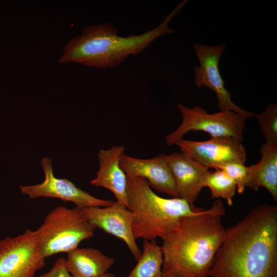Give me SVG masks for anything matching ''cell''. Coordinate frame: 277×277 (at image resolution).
<instances>
[{
  "instance_id": "6da1fadb",
  "label": "cell",
  "mask_w": 277,
  "mask_h": 277,
  "mask_svg": "<svg viewBox=\"0 0 277 277\" xmlns=\"http://www.w3.org/2000/svg\"><path fill=\"white\" fill-rule=\"evenodd\" d=\"M208 277H277V206L253 208L226 229Z\"/></svg>"
},
{
  "instance_id": "7a4b0ae2",
  "label": "cell",
  "mask_w": 277,
  "mask_h": 277,
  "mask_svg": "<svg viewBox=\"0 0 277 277\" xmlns=\"http://www.w3.org/2000/svg\"><path fill=\"white\" fill-rule=\"evenodd\" d=\"M221 200L206 212L183 219L162 239L163 272L176 277H208L225 230Z\"/></svg>"
},
{
  "instance_id": "3957f363",
  "label": "cell",
  "mask_w": 277,
  "mask_h": 277,
  "mask_svg": "<svg viewBox=\"0 0 277 277\" xmlns=\"http://www.w3.org/2000/svg\"><path fill=\"white\" fill-rule=\"evenodd\" d=\"M187 2L180 3L157 27L140 35L120 36L116 28L109 23L86 27L81 35L69 41L59 61L100 69L116 67L130 56L139 54L158 37L173 33L169 22Z\"/></svg>"
},
{
  "instance_id": "277c9868",
  "label": "cell",
  "mask_w": 277,
  "mask_h": 277,
  "mask_svg": "<svg viewBox=\"0 0 277 277\" xmlns=\"http://www.w3.org/2000/svg\"><path fill=\"white\" fill-rule=\"evenodd\" d=\"M127 177L128 209L132 214V230L136 240L162 238L175 229L185 217L208 210L191 206L180 197H161L144 179Z\"/></svg>"
},
{
  "instance_id": "5b68a950",
  "label": "cell",
  "mask_w": 277,
  "mask_h": 277,
  "mask_svg": "<svg viewBox=\"0 0 277 277\" xmlns=\"http://www.w3.org/2000/svg\"><path fill=\"white\" fill-rule=\"evenodd\" d=\"M95 229L82 208L62 206L49 212L35 231L42 252L47 258L77 248L83 241L94 236Z\"/></svg>"
},
{
  "instance_id": "8992f818",
  "label": "cell",
  "mask_w": 277,
  "mask_h": 277,
  "mask_svg": "<svg viewBox=\"0 0 277 277\" xmlns=\"http://www.w3.org/2000/svg\"><path fill=\"white\" fill-rule=\"evenodd\" d=\"M177 108L182 121L176 130L165 137L167 145L175 144L190 131H202L211 137L229 136L243 141L245 117L231 111L208 113L199 106L190 108L179 104Z\"/></svg>"
},
{
  "instance_id": "52a82bcc",
  "label": "cell",
  "mask_w": 277,
  "mask_h": 277,
  "mask_svg": "<svg viewBox=\"0 0 277 277\" xmlns=\"http://www.w3.org/2000/svg\"><path fill=\"white\" fill-rule=\"evenodd\" d=\"M45 259L35 230L0 241V277H35Z\"/></svg>"
},
{
  "instance_id": "ba28073f",
  "label": "cell",
  "mask_w": 277,
  "mask_h": 277,
  "mask_svg": "<svg viewBox=\"0 0 277 277\" xmlns=\"http://www.w3.org/2000/svg\"><path fill=\"white\" fill-rule=\"evenodd\" d=\"M226 44L211 46L193 44V47L200 62V66L194 67V84L198 88L208 87L216 94L217 106L221 111L235 112L246 118L254 115L251 112L246 111L235 105L231 100L230 92L226 89L221 75L219 62L226 48Z\"/></svg>"
},
{
  "instance_id": "9c48e42d",
  "label": "cell",
  "mask_w": 277,
  "mask_h": 277,
  "mask_svg": "<svg viewBox=\"0 0 277 277\" xmlns=\"http://www.w3.org/2000/svg\"><path fill=\"white\" fill-rule=\"evenodd\" d=\"M41 164L44 172V181L37 184L19 186L22 193L30 199L57 198L72 202L80 208L106 207L114 202L112 200L97 198L77 187L69 180L55 177L50 158H43Z\"/></svg>"
},
{
  "instance_id": "30bf717a",
  "label": "cell",
  "mask_w": 277,
  "mask_h": 277,
  "mask_svg": "<svg viewBox=\"0 0 277 277\" xmlns=\"http://www.w3.org/2000/svg\"><path fill=\"white\" fill-rule=\"evenodd\" d=\"M175 144L183 153L208 169H220L232 162L245 164L247 159L246 150L242 142L232 137H211L204 141L183 138Z\"/></svg>"
},
{
  "instance_id": "8fae6325",
  "label": "cell",
  "mask_w": 277,
  "mask_h": 277,
  "mask_svg": "<svg viewBox=\"0 0 277 277\" xmlns=\"http://www.w3.org/2000/svg\"><path fill=\"white\" fill-rule=\"evenodd\" d=\"M82 209L87 220L96 228L122 240L137 261L142 252L133 235L132 213L124 204L115 201L106 207Z\"/></svg>"
},
{
  "instance_id": "7c38bea8",
  "label": "cell",
  "mask_w": 277,
  "mask_h": 277,
  "mask_svg": "<svg viewBox=\"0 0 277 277\" xmlns=\"http://www.w3.org/2000/svg\"><path fill=\"white\" fill-rule=\"evenodd\" d=\"M120 165L127 176L144 179L156 191L179 197L167 155L161 154L149 159H138L124 153Z\"/></svg>"
},
{
  "instance_id": "4fadbf2b",
  "label": "cell",
  "mask_w": 277,
  "mask_h": 277,
  "mask_svg": "<svg viewBox=\"0 0 277 277\" xmlns=\"http://www.w3.org/2000/svg\"><path fill=\"white\" fill-rule=\"evenodd\" d=\"M179 197L194 206L204 184L209 169L182 152L167 155Z\"/></svg>"
},
{
  "instance_id": "5bb4252c",
  "label": "cell",
  "mask_w": 277,
  "mask_h": 277,
  "mask_svg": "<svg viewBox=\"0 0 277 277\" xmlns=\"http://www.w3.org/2000/svg\"><path fill=\"white\" fill-rule=\"evenodd\" d=\"M123 146H112L108 149H100L97 154L99 169L91 185L102 187L111 191L116 201L128 208L127 193V177L120 165L121 156L124 153Z\"/></svg>"
},
{
  "instance_id": "9a60e30c",
  "label": "cell",
  "mask_w": 277,
  "mask_h": 277,
  "mask_svg": "<svg viewBox=\"0 0 277 277\" xmlns=\"http://www.w3.org/2000/svg\"><path fill=\"white\" fill-rule=\"evenodd\" d=\"M261 158L254 165L247 166L246 187L258 190L260 187L267 189L277 201V144L265 143L260 147Z\"/></svg>"
},
{
  "instance_id": "2e32d148",
  "label": "cell",
  "mask_w": 277,
  "mask_h": 277,
  "mask_svg": "<svg viewBox=\"0 0 277 277\" xmlns=\"http://www.w3.org/2000/svg\"><path fill=\"white\" fill-rule=\"evenodd\" d=\"M66 264L72 277H96L107 273L115 259L92 248H76L67 253Z\"/></svg>"
},
{
  "instance_id": "e0dca14e",
  "label": "cell",
  "mask_w": 277,
  "mask_h": 277,
  "mask_svg": "<svg viewBox=\"0 0 277 277\" xmlns=\"http://www.w3.org/2000/svg\"><path fill=\"white\" fill-rule=\"evenodd\" d=\"M128 275L123 277H162L163 256L155 240H144L143 251Z\"/></svg>"
},
{
  "instance_id": "ac0fdd59",
  "label": "cell",
  "mask_w": 277,
  "mask_h": 277,
  "mask_svg": "<svg viewBox=\"0 0 277 277\" xmlns=\"http://www.w3.org/2000/svg\"><path fill=\"white\" fill-rule=\"evenodd\" d=\"M204 187L209 189L212 198L221 197L226 200L228 205H232L236 186L223 170L215 169L213 172L209 171L206 176Z\"/></svg>"
},
{
  "instance_id": "d6986e66",
  "label": "cell",
  "mask_w": 277,
  "mask_h": 277,
  "mask_svg": "<svg viewBox=\"0 0 277 277\" xmlns=\"http://www.w3.org/2000/svg\"><path fill=\"white\" fill-rule=\"evenodd\" d=\"M266 143L277 144V105L270 103L263 113L254 114Z\"/></svg>"
},
{
  "instance_id": "ffe728a7",
  "label": "cell",
  "mask_w": 277,
  "mask_h": 277,
  "mask_svg": "<svg viewBox=\"0 0 277 277\" xmlns=\"http://www.w3.org/2000/svg\"><path fill=\"white\" fill-rule=\"evenodd\" d=\"M220 169L224 171L234 182L238 192L243 193L247 179V166L242 163L232 162L223 165Z\"/></svg>"
},
{
  "instance_id": "44dd1931",
  "label": "cell",
  "mask_w": 277,
  "mask_h": 277,
  "mask_svg": "<svg viewBox=\"0 0 277 277\" xmlns=\"http://www.w3.org/2000/svg\"><path fill=\"white\" fill-rule=\"evenodd\" d=\"M39 277H72L68 272L66 259L61 258L57 260L51 268L47 272L41 274Z\"/></svg>"
},
{
  "instance_id": "7402d4cb",
  "label": "cell",
  "mask_w": 277,
  "mask_h": 277,
  "mask_svg": "<svg viewBox=\"0 0 277 277\" xmlns=\"http://www.w3.org/2000/svg\"><path fill=\"white\" fill-rule=\"evenodd\" d=\"M96 277H115V276L112 273L107 272L104 274Z\"/></svg>"
},
{
  "instance_id": "603a6c76",
  "label": "cell",
  "mask_w": 277,
  "mask_h": 277,
  "mask_svg": "<svg viewBox=\"0 0 277 277\" xmlns=\"http://www.w3.org/2000/svg\"><path fill=\"white\" fill-rule=\"evenodd\" d=\"M162 277H176V276L170 275L166 273L163 272Z\"/></svg>"
}]
</instances>
